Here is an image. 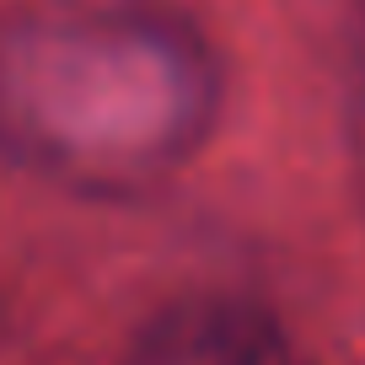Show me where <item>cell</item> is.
<instances>
[{
    "instance_id": "6da1fadb",
    "label": "cell",
    "mask_w": 365,
    "mask_h": 365,
    "mask_svg": "<svg viewBox=\"0 0 365 365\" xmlns=\"http://www.w3.org/2000/svg\"><path fill=\"white\" fill-rule=\"evenodd\" d=\"M140 27L91 11L27 16L0 33V145L70 182L135 178L156 156L150 70Z\"/></svg>"
},
{
    "instance_id": "7a4b0ae2",
    "label": "cell",
    "mask_w": 365,
    "mask_h": 365,
    "mask_svg": "<svg viewBox=\"0 0 365 365\" xmlns=\"http://www.w3.org/2000/svg\"><path fill=\"white\" fill-rule=\"evenodd\" d=\"M129 365H317L269 307L247 296L167 301L129 344Z\"/></svg>"
}]
</instances>
